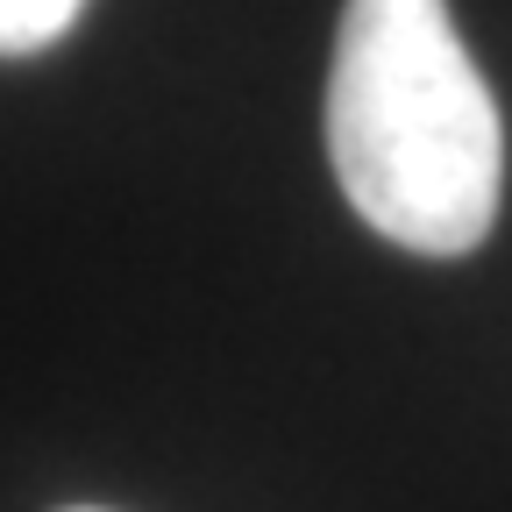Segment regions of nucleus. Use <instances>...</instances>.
I'll list each match as a JSON object with an SVG mask.
<instances>
[{"instance_id":"1","label":"nucleus","mask_w":512,"mask_h":512,"mask_svg":"<svg viewBox=\"0 0 512 512\" xmlns=\"http://www.w3.org/2000/svg\"><path fill=\"white\" fill-rule=\"evenodd\" d=\"M328 164L363 228L470 256L498 221L505 128L448 0H349L328 64Z\"/></svg>"},{"instance_id":"2","label":"nucleus","mask_w":512,"mask_h":512,"mask_svg":"<svg viewBox=\"0 0 512 512\" xmlns=\"http://www.w3.org/2000/svg\"><path fill=\"white\" fill-rule=\"evenodd\" d=\"M86 0H0V57H36L57 36H72Z\"/></svg>"},{"instance_id":"3","label":"nucleus","mask_w":512,"mask_h":512,"mask_svg":"<svg viewBox=\"0 0 512 512\" xmlns=\"http://www.w3.org/2000/svg\"><path fill=\"white\" fill-rule=\"evenodd\" d=\"M72 512H93V505H72Z\"/></svg>"}]
</instances>
